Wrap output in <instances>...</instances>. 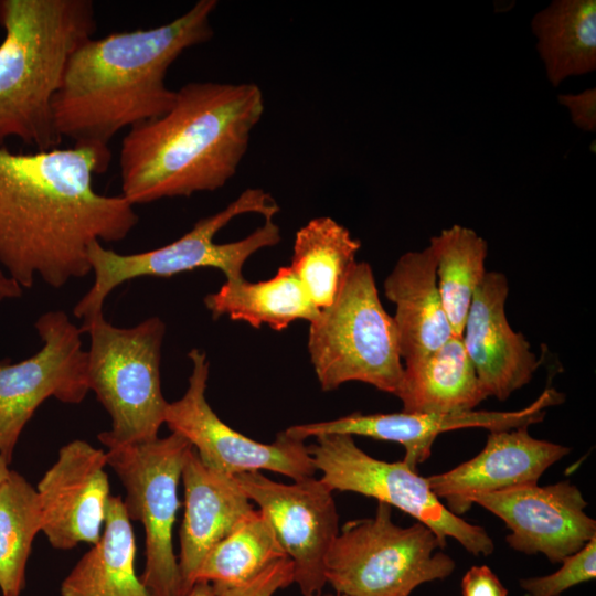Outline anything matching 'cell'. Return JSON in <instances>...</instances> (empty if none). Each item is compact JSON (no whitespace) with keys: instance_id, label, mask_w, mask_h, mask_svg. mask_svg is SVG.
<instances>
[{"instance_id":"17","label":"cell","mask_w":596,"mask_h":596,"mask_svg":"<svg viewBox=\"0 0 596 596\" xmlns=\"http://www.w3.org/2000/svg\"><path fill=\"white\" fill-rule=\"evenodd\" d=\"M571 448L532 437L528 427L490 430L483 449L470 460L426 478L432 491L456 515L468 511L472 498L536 485Z\"/></svg>"},{"instance_id":"14","label":"cell","mask_w":596,"mask_h":596,"mask_svg":"<svg viewBox=\"0 0 596 596\" xmlns=\"http://www.w3.org/2000/svg\"><path fill=\"white\" fill-rule=\"evenodd\" d=\"M471 502L504 522L510 547L541 553L552 563H561L596 536V521L585 512L587 502L568 481L480 494Z\"/></svg>"},{"instance_id":"7","label":"cell","mask_w":596,"mask_h":596,"mask_svg":"<svg viewBox=\"0 0 596 596\" xmlns=\"http://www.w3.org/2000/svg\"><path fill=\"white\" fill-rule=\"evenodd\" d=\"M81 330L89 337V391L111 421V428L98 435L99 441L106 446L158 438L169 403L160 382L164 322L153 316L134 327L118 328L99 312L83 320Z\"/></svg>"},{"instance_id":"20","label":"cell","mask_w":596,"mask_h":596,"mask_svg":"<svg viewBox=\"0 0 596 596\" xmlns=\"http://www.w3.org/2000/svg\"><path fill=\"white\" fill-rule=\"evenodd\" d=\"M383 288L385 297L395 306L393 320L405 365L423 360L454 336L428 246L403 254L385 278Z\"/></svg>"},{"instance_id":"27","label":"cell","mask_w":596,"mask_h":596,"mask_svg":"<svg viewBox=\"0 0 596 596\" xmlns=\"http://www.w3.org/2000/svg\"><path fill=\"white\" fill-rule=\"evenodd\" d=\"M286 557L270 523L260 510L254 509L210 550L196 571L194 583L240 585Z\"/></svg>"},{"instance_id":"12","label":"cell","mask_w":596,"mask_h":596,"mask_svg":"<svg viewBox=\"0 0 596 596\" xmlns=\"http://www.w3.org/2000/svg\"><path fill=\"white\" fill-rule=\"evenodd\" d=\"M191 374L181 398L168 403L164 423L185 438L204 465L228 476L260 470L274 471L294 481L313 477L316 468L304 440L280 432L270 444L259 443L225 424L205 397L210 373L206 353L188 354Z\"/></svg>"},{"instance_id":"15","label":"cell","mask_w":596,"mask_h":596,"mask_svg":"<svg viewBox=\"0 0 596 596\" xmlns=\"http://www.w3.org/2000/svg\"><path fill=\"white\" fill-rule=\"evenodd\" d=\"M564 395L553 387L526 407L512 412L470 411L456 414L425 413H352L331 421L292 425L285 433L306 440L328 434L364 436L376 440L394 441L405 449L403 461L412 469L424 462L432 453L436 437L445 432L481 427L490 430L529 427L542 422L546 409L562 403Z\"/></svg>"},{"instance_id":"21","label":"cell","mask_w":596,"mask_h":596,"mask_svg":"<svg viewBox=\"0 0 596 596\" xmlns=\"http://www.w3.org/2000/svg\"><path fill=\"white\" fill-rule=\"evenodd\" d=\"M397 397L403 412L425 414L470 412L486 400L462 336H453L432 354L405 365Z\"/></svg>"},{"instance_id":"26","label":"cell","mask_w":596,"mask_h":596,"mask_svg":"<svg viewBox=\"0 0 596 596\" xmlns=\"http://www.w3.org/2000/svg\"><path fill=\"white\" fill-rule=\"evenodd\" d=\"M428 247L446 317L453 334L461 337L473 295L487 273V242L473 230L454 225L433 236Z\"/></svg>"},{"instance_id":"30","label":"cell","mask_w":596,"mask_h":596,"mask_svg":"<svg viewBox=\"0 0 596 596\" xmlns=\"http://www.w3.org/2000/svg\"><path fill=\"white\" fill-rule=\"evenodd\" d=\"M294 583V564L286 557L279 560L254 578L240 585L211 583L215 596H273Z\"/></svg>"},{"instance_id":"16","label":"cell","mask_w":596,"mask_h":596,"mask_svg":"<svg viewBox=\"0 0 596 596\" xmlns=\"http://www.w3.org/2000/svg\"><path fill=\"white\" fill-rule=\"evenodd\" d=\"M106 451L75 439L38 483L42 528L54 549L95 544L104 530L109 493Z\"/></svg>"},{"instance_id":"23","label":"cell","mask_w":596,"mask_h":596,"mask_svg":"<svg viewBox=\"0 0 596 596\" xmlns=\"http://www.w3.org/2000/svg\"><path fill=\"white\" fill-rule=\"evenodd\" d=\"M204 305L213 318L227 316L254 328L267 324L276 331L296 320L310 323L320 311L289 266L280 267L274 277L263 281H225L216 292L205 296Z\"/></svg>"},{"instance_id":"3","label":"cell","mask_w":596,"mask_h":596,"mask_svg":"<svg viewBox=\"0 0 596 596\" xmlns=\"http://www.w3.org/2000/svg\"><path fill=\"white\" fill-rule=\"evenodd\" d=\"M264 111L255 83H187L167 113L123 139L121 195L136 205L221 189L236 173Z\"/></svg>"},{"instance_id":"4","label":"cell","mask_w":596,"mask_h":596,"mask_svg":"<svg viewBox=\"0 0 596 596\" xmlns=\"http://www.w3.org/2000/svg\"><path fill=\"white\" fill-rule=\"evenodd\" d=\"M0 146L57 148L53 100L71 55L96 31L91 0H0Z\"/></svg>"},{"instance_id":"1","label":"cell","mask_w":596,"mask_h":596,"mask_svg":"<svg viewBox=\"0 0 596 596\" xmlns=\"http://www.w3.org/2000/svg\"><path fill=\"white\" fill-rule=\"evenodd\" d=\"M111 152L73 146L13 152L0 146V263L22 288L36 277L53 288L91 273L94 241L118 242L138 215L121 194L93 187Z\"/></svg>"},{"instance_id":"25","label":"cell","mask_w":596,"mask_h":596,"mask_svg":"<svg viewBox=\"0 0 596 596\" xmlns=\"http://www.w3.org/2000/svg\"><path fill=\"white\" fill-rule=\"evenodd\" d=\"M360 248L361 242L330 216L311 219L297 231L289 267L318 309L334 301Z\"/></svg>"},{"instance_id":"24","label":"cell","mask_w":596,"mask_h":596,"mask_svg":"<svg viewBox=\"0 0 596 596\" xmlns=\"http://www.w3.org/2000/svg\"><path fill=\"white\" fill-rule=\"evenodd\" d=\"M538 51L554 86L596 67V1L560 0L532 21Z\"/></svg>"},{"instance_id":"11","label":"cell","mask_w":596,"mask_h":596,"mask_svg":"<svg viewBox=\"0 0 596 596\" xmlns=\"http://www.w3.org/2000/svg\"><path fill=\"white\" fill-rule=\"evenodd\" d=\"M43 345L19 362L0 360V455L10 464L19 437L36 408L50 397L79 404L89 391L82 330L62 310L34 323Z\"/></svg>"},{"instance_id":"13","label":"cell","mask_w":596,"mask_h":596,"mask_svg":"<svg viewBox=\"0 0 596 596\" xmlns=\"http://www.w3.org/2000/svg\"><path fill=\"white\" fill-rule=\"evenodd\" d=\"M235 477L292 562L294 583L302 596H322L327 585L324 561L339 533L333 491L315 476L291 485L274 481L259 471Z\"/></svg>"},{"instance_id":"18","label":"cell","mask_w":596,"mask_h":596,"mask_svg":"<svg viewBox=\"0 0 596 596\" xmlns=\"http://www.w3.org/2000/svg\"><path fill=\"white\" fill-rule=\"evenodd\" d=\"M509 284L503 273L487 272L476 290L462 332L465 350L487 397L507 400L526 385L541 362L507 318Z\"/></svg>"},{"instance_id":"33","label":"cell","mask_w":596,"mask_h":596,"mask_svg":"<svg viewBox=\"0 0 596 596\" xmlns=\"http://www.w3.org/2000/svg\"><path fill=\"white\" fill-rule=\"evenodd\" d=\"M23 288L7 273L0 270V301L20 298Z\"/></svg>"},{"instance_id":"8","label":"cell","mask_w":596,"mask_h":596,"mask_svg":"<svg viewBox=\"0 0 596 596\" xmlns=\"http://www.w3.org/2000/svg\"><path fill=\"white\" fill-rule=\"evenodd\" d=\"M421 522L400 526L392 507L379 502L374 517L347 522L333 541L324 577L347 596H411L422 584L445 579L455 561Z\"/></svg>"},{"instance_id":"35","label":"cell","mask_w":596,"mask_h":596,"mask_svg":"<svg viewBox=\"0 0 596 596\" xmlns=\"http://www.w3.org/2000/svg\"><path fill=\"white\" fill-rule=\"evenodd\" d=\"M9 464L4 460V458L0 455V485L6 480V478L10 473Z\"/></svg>"},{"instance_id":"29","label":"cell","mask_w":596,"mask_h":596,"mask_svg":"<svg viewBox=\"0 0 596 596\" xmlns=\"http://www.w3.org/2000/svg\"><path fill=\"white\" fill-rule=\"evenodd\" d=\"M549 575L520 581L526 596H561L568 588L596 577V536L576 553L565 557Z\"/></svg>"},{"instance_id":"22","label":"cell","mask_w":596,"mask_h":596,"mask_svg":"<svg viewBox=\"0 0 596 596\" xmlns=\"http://www.w3.org/2000/svg\"><path fill=\"white\" fill-rule=\"evenodd\" d=\"M136 543L124 501L110 496L99 540L61 584L62 596H152L135 572Z\"/></svg>"},{"instance_id":"31","label":"cell","mask_w":596,"mask_h":596,"mask_svg":"<svg viewBox=\"0 0 596 596\" xmlns=\"http://www.w3.org/2000/svg\"><path fill=\"white\" fill-rule=\"evenodd\" d=\"M462 596H508V589L486 565L472 566L461 579Z\"/></svg>"},{"instance_id":"6","label":"cell","mask_w":596,"mask_h":596,"mask_svg":"<svg viewBox=\"0 0 596 596\" xmlns=\"http://www.w3.org/2000/svg\"><path fill=\"white\" fill-rule=\"evenodd\" d=\"M307 347L323 391L358 381L397 396L404 365L396 328L370 264L352 265L334 301L310 322Z\"/></svg>"},{"instance_id":"9","label":"cell","mask_w":596,"mask_h":596,"mask_svg":"<svg viewBox=\"0 0 596 596\" xmlns=\"http://www.w3.org/2000/svg\"><path fill=\"white\" fill-rule=\"evenodd\" d=\"M191 445L177 433L140 444H108L106 459L121 481L128 518L145 530V568L140 576L152 596H187L173 551L179 509L178 485Z\"/></svg>"},{"instance_id":"32","label":"cell","mask_w":596,"mask_h":596,"mask_svg":"<svg viewBox=\"0 0 596 596\" xmlns=\"http://www.w3.org/2000/svg\"><path fill=\"white\" fill-rule=\"evenodd\" d=\"M558 102L570 109L573 123L587 131L596 128V91L586 89L578 94L560 95Z\"/></svg>"},{"instance_id":"28","label":"cell","mask_w":596,"mask_h":596,"mask_svg":"<svg viewBox=\"0 0 596 596\" xmlns=\"http://www.w3.org/2000/svg\"><path fill=\"white\" fill-rule=\"evenodd\" d=\"M42 518L36 489L11 470L0 485V589L2 596H20L25 567Z\"/></svg>"},{"instance_id":"36","label":"cell","mask_w":596,"mask_h":596,"mask_svg":"<svg viewBox=\"0 0 596 596\" xmlns=\"http://www.w3.org/2000/svg\"><path fill=\"white\" fill-rule=\"evenodd\" d=\"M326 596H347V595H342V594H337V593H336V594H328V595H326Z\"/></svg>"},{"instance_id":"2","label":"cell","mask_w":596,"mask_h":596,"mask_svg":"<svg viewBox=\"0 0 596 596\" xmlns=\"http://www.w3.org/2000/svg\"><path fill=\"white\" fill-rule=\"evenodd\" d=\"M216 7V0H199L166 24L83 42L53 100L60 136L110 152L117 132L167 113L175 99L168 70L184 51L211 40Z\"/></svg>"},{"instance_id":"19","label":"cell","mask_w":596,"mask_h":596,"mask_svg":"<svg viewBox=\"0 0 596 596\" xmlns=\"http://www.w3.org/2000/svg\"><path fill=\"white\" fill-rule=\"evenodd\" d=\"M181 480L184 517L180 529L178 565L187 593L210 550L235 529L253 510L252 501L235 476L211 469L190 447Z\"/></svg>"},{"instance_id":"5","label":"cell","mask_w":596,"mask_h":596,"mask_svg":"<svg viewBox=\"0 0 596 596\" xmlns=\"http://www.w3.org/2000/svg\"><path fill=\"white\" fill-rule=\"evenodd\" d=\"M279 210L268 192L248 188L223 210L200 219L189 232L159 248L119 254L94 241L87 248L94 283L74 306V316L86 320L103 312L107 296L117 286L142 276L170 277L212 267L226 281L243 279L246 260L280 242V228L273 220Z\"/></svg>"},{"instance_id":"10","label":"cell","mask_w":596,"mask_h":596,"mask_svg":"<svg viewBox=\"0 0 596 596\" xmlns=\"http://www.w3.org/2000/svg\"><path fill=\"white\" fill-rule=\"evenodd\" d=\"M320 480L332 491H349L395 507L429 528L443 547L456 540L473 556H489L494 543L485 528L454 514L432 491L426 478L403 460L389 462L363 451L353 436L328 434L308 446Z\"/></svg>"},{"instance_id":"34","label":"cell","mask_w":596,"mask_h":596,"mask_svg":"<svg viewBox=\"0 0 596 596\" xmlns=\"http://www.w3.org/2000/svg\"><path fill=\"white\" fill-rule=\"evenodd\" d=\"M187 596H215V592L211 583L198 581Z\"/></svg>"}]
</instances>
